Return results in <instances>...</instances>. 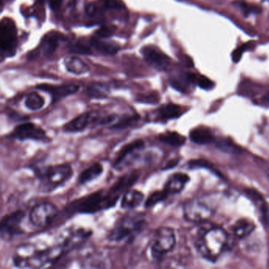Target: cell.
I'll list each match as a JSON object with an SVG mask.
<instances>
[{"label": "cell", "instance_id": "1", "mask_svg": "<svg viewBox=\"0 0 269 269\" xmlns=\"http://www.w3.org/2000/svg\"><path fill=\"white\" fill-rule=\"evenodd\" d=\"M125 192L124 186L117 180L109 189L100 190L72 202L66 208V212L94 214L110 210Z\"/></svg>", "mask_w": 269, "mask_h": 269}, {"label": "cell", "instance_id": "2", "mask_svg": "<svg viewBox=\"0 0 269 269\" xmlns=\"http://www.w3.org/2000/svg\"><path fill=\"white\" fill-rule=\"evenodd\" d=\"M64 254L60 246L40 248L34 245L19 247L13 258L14 266L20 268H39L54 263Z\"/></svg>", "mask_w": 269, "mask_h": 269}, {"label": "cell", "instance_id": "3", "mask_svg": "<svg viewBox=\"0 0 269 269\" xmlns=\"http://www.w3.org/2000/svg\"><path fill=\"white\" fill-rule=\"evenodd\" d=\"M74 170L68 164L50 165L35 169L39 181V190L43 194H50L65 185L73 177Z\"/></svg>", "mask_w": 269, "mask_h": 269}, {"label": "cell", "instance_id": "4", "mask_svg": "<svg viewBox=\"0 0 269 269\" xmlns=\"http://www.w3.org/2000/svg\"><path fill=\"white\" fill-rule=\"evenodd\" d=\"M146 226V216L143 213H130L122 217L109 232L106 240L110 242L132 241Z\"/></svg>", "mask_w": 269, "mask_h": 269}, {"label": "cell", "instance_id": "5", "mask_svg": "<svg viewBox=\"0 0 269 269\" xmlns=\"http://www.w3.org/2000/svg\"><path fill=\"white\" fill-rule=\"evenodd\" d=\"M228 236L220 228H212L202 233L198 242L199 252L207 260L215 262L224 251Z\"/></svg>", "mask_w": 269, "mask_h": 269}, {"label": "cell", "instance_id": "6", "mask_svg": "<svg viewBox=\"0 0 269 269\" xmlns=\"http://www.w3.org/2000/svg\"><path fill=\"white\" fill-rule=\"evenodd\" d=\"M176 244V237L173 229L166 226L158 228L150 245L152 258L156 262H160L173 250Z\"/></svg>", "mask_w": 269, "mask_h": 269}, {"label": "cell", "instance_id": "7", "mask_svg": "<svg viewBox=\"0 0 269 269\" xmlns=\"http://www.w3.org/2000/svg\"><path fill=\"white\" fill-rule=\"evenodd\" d=\"M144 148L146 142L143 139H136L126 144L124 147H122L113 160V169L121 172L132 166L139 160Z\"/></svg>", "mask_w": 269, "mask_h": 269}, {"label": "cell", "instance_id": "8", "mask_svg": "<svg viewBox=\"0 0 269 269\" xmlns=\"http://www.w3.org/2000/svg\"><path fill=\"white\" fill-rule=\"evenodd\" d=\"M8 138L20 142L34 140L43 143H48L50 140V136L43 128L34 122H28L16 126L12 133L8 135Z\"/></svg>", "mask_w": 269, "mask_h": 269}, {"label": "cell", "instance_id": "9", "mask_svg": "<svg viewBox=\"0 0 269 269\" xmlns=\"http://www.w3.org/2000/svg\"><path fill=\"white\" fill-rule=\"evenodd\" d=\"M58 208L50 202H42L34 206L28 216L32 226L44 228L50 225L58 216Z\"/></svg>", "mask_w": 269, "mask_h": 269}, {"label": "cell", "instance_id": "10", "mask_svg": "<svg viewBox=\"0 0 269 269\" xmlns=\"http://www.w3.org/2000/svg\"><path fill=\"white\" fill-rule=\"evenodd\" d=\"M26 213L23 210H18L4 216L0 224V236L2 240H12L16 236L24 233L22 224L24 220Z\"/></svg>", "mask_w": 269, "mask_h": 269}, {"label": "cell", "instance_id": "11", "mask_svg": "<svg viewBox=\"0 0 269 269\" xmlns=\"http://www.w3.org/2000/svg\"><path fill=\"white\" fill-rule=\"evenodd\" d=\"M103 114L96 110L87 112L80 114L76 118L68 122L64 126L62 130L66 133H79L86 130L90 126H100L101 118Z\"/></svg>", "mask_w": 269, "mask_h": 269}, {"label": "cell", "instance_id": "12", "mask_svg": "<svg viewBox=\"0 0 269 269\" xmlns=\"http://www.w3.org/2000/svg\"><path fill=\"white\" fill-rule=\"evenodd\" d=\"M213 215L212 207L202 200H191L184 207L186 219L191 222H204Z\"/></svg>", "mask_w": 269, "mask_h": 269}, {"label": "cell", "instance_id": "13", "mask_svg": "<svg viewBox=\"0 0 269 269\" xmlns=\"http://www.w3.org/2000/svg\"><path fill=\"white\" fill-rule=\"evenodd\" d=\"M17 42V30L12 19L4 18L0 26V45L2 52L10 53L14 50Z\"/></svg>", "mask_w": 269, "mask_h": 269}, {"label": "cell", "instance_id": "14", "mask_svg": "<svg viewBox=\"0 0 269 269\" xmlns=\"http://www.w3.org/2000/svg\"><path fill=\"white\" fill-rule=\"evenodd\" d=\"M92 234V230H86L84 228H77L74 230H70L66 234L62 236L58 245L62 248L64 254H66L82 245L86 240H88Z\"/></svg>", "mask_w": 269, "mask_h": 269}, {"label": "cell", "instance_id": "15", "mask_svg": "<svg viewBox=\"0 0 269 269\" xmlns=\"http://www.w3.org/2000/svg\"><path fill=\"white\" fill-rule=\"evenodd\" d=\"M142 53L146 62L156 69L166 70L170 68V58L156 48L146 46L142 49Z\"/></svg>", "mask_w": 269, "mask_h": 269}, {"label": "cell", "instance_id": "16", "mask_svg": "<svg viewBox=\"0 0 269 269\" xmlns=\"http://www.w3.org/2000/svg\"><path fill=\"white\" fill-rule=\"evenodd\" d=\"M36 88L50 94L52 104H54L64 98L76 94L79 90V86L73 84H62V86L42 84L36 86Z\"/></svg>", "mask_w": 269, "mask_h": 269}, {"label": "cell", "instance_id": "17", "mask_svg": "<svg viewBox=\"0 0 269 269\" xmlns=\"http://www.w3.org/2000/svg\"><path fill=\"white\" fill-rule=\"evenodd\" d=\"M182 114V109L180 105L168 104L157 109L151 117V122L164 124L169 120L178 118Z\"/></svg>", "mask_w": 269, "mask_h": 269}, {"label": "cell", "instance_id": "18", "mask_svg": "<svg viewBox=\"0 0 269 269\" xmlns=\"http://www.w3.org/2000/svg\"><path fill=\"white\" fill-rule=\"evenodd\" d=\"M189 181L190 177L185 173H174L169 177L164 190L168 194H177L184 190Z\"/></svg>", "mask_w": 269, "mask_h": 269}, {"label": "cell", "instance_id": "19", "mask_svg": "<svg viewBox=\"0 0 269 269\" xmlns=\"http://www.w3.org/2000/svg\"><path fill=\"white\" fill-rule=\"evenodd\" d=\"M144 200L143 192L138 190L130 189L124 192L121 199V208L124 210H135Z\"/></svg>", "mask_w": 269, "mask_h": 269}, {"label": "cell", "instance_id": "20", "mask_svg": "<svg viewBox=\"0 0 269 269\" xmlns=\"http://www.w3.org/2000/svg\"><path fill=\"white\" fill-rule=\"evenodd\" d=\"M64 38V36L58 32H49L46 34L40 44V48L45 56H52Z\"/></svg>", "mask_w": 269, "mask_h": 269}, {"label": "cell", "instance_id": "21", "mask_svg": "<svg viewBox=\"0 0 269 269\" xmlns=\"http://www.w3.org/2000/svg\"><path fill=\"white\" fill-rule=\"evenodd\" d=\"M103 165L99 162H96L80 172L78 178V184L80 185H86L92 182L94 180H98V178L103 174Z\"/></svg>", "mask_w": 269, "mask_h": 269}, {"label": "cell", "instance_id": "22", "mask_svg": "<svg viewBox=\"0 0 269 269\" xmlns=\"http://www.w3.org/2000/svg\"><path fill=\"white\" fill-rule=\"evenodd\" d=\"M66 69L68 72L75 75H82L90 70L88 66L77 57H68L64 60Z\"/></svg>", "mask_w": 269, "mask_h": 269}, {"label": "cell", "instance_id": "23", "mask_svg": "<svg viewBox=\"0 0 269 269\" xmlns=\"http://www.w3.org/2000/svg\"><path fill=\"white\" fill-rule=\"evenodd\" d=\"M190 138L196 144H210L214 140V135L210 129L200 126L191 130Z\"/></svg>", "mask_w": 269, "mask_h": 269}, {"label": "cell", "instance_id": "24", "mask_svg": "<svg viewBox=\"0 0 269 269\" xmlns=\"http://www.w3.org/2000/svg\"><path fill=\"white\" fill-rule=\"evenodd\" d=\"M255 229L254 222L248 219H240L233 225L232 230L234 236L240 238H245Z\"/></svg>", "mask_w": 269, "mask_h": 269}, {"label": "cell", "instance_id": "25", "mask_svg": "<svg viewBox=\"0 0 269 269\" xmlns=\"http://www.w3.org/2000/svg\"><path fill=\"white\" fill-rule=\"evenodd\" d=\"M140 116L138 114H124L118 118L114 124L110 126V129L114 130H122L133 126L138 122Z\"/></svg>", "mask_w": 269, "mask_h": 269}, {"label": "cell", "instance_id": "26", "mask_svg": "<svg viewBox=\"0 0 269 269\" xmlns=\"http://www.w3.org/2000/svg\"><path fill=\"white\" fill-rule=\"evenodd\" d=\"M160 142L164 144H168L173 147H180L184 146L186 142V138L178 132L174 131H166L158 136Z\"/></svg>", "mask_w": 269, "mask_h": 269}, {"label": "cell", "instance_id": "27", "mask_svg": "<svg viewBox=\"0 0 269 269\" xmlns=\"http://www.w3.org/2000/svg\"><path fill=\"white\" fill-rule=\"evenodd\" d=\"M44 100L38 92H34L28 94L26 96V99L24 101V106L26 108L32 112L39 110L43 108L44 106Z\"/></svg>", "mask_w": 269, "mask_h": 269}, {"label": "cell", "instance_id": "28", "mask_svg": "<svg viewBox=\"0 0 269 269\" xmlns=\"http://www.w3.org/2000/svg\"><path fill=\"white\" fill-rule=\"evenodd\" d=\"M91 45L100 52L105 54H114L118 52V48L108 42H101L98 38L91 40Z\"/></svg>", "mask_w": 269, "mask_h": 269}, {"label": "cell", "instance_id": "29", "mask_svg": "<svg viewBox=\"0 0 269 269\" xmlns=\"http://www.w3.org/2000/svg\"><path fill=\"white\" fill-rule=\"evenodd\" d=\"M168 195V194L164 190H163L154 191V192L150 194L148 198L144 200V208H150L154 207L157 204H159L160 202L166 200Z\"/></svg>", "mask_w": 269, "mask_h": 269}, {"label": "cell", "instance_id": "30", "mask_svg": "<svg viewBox=\"0 0 269 269\" xmlns=\"http://www.w3.org/2000/svg\"><path fill=\"white\" fill-rule=\"evenodd\" d=\"M87 95L92 99H105L108 95V88L101 84H94L87 88Z\"/></svg>", "mask_w": 269, "mask_h": 269}, {"label": "cell", "instance_id": "31", "mask_svg": "<svg viewBox=\"0 0 269 269\" xmlns=\"http://www.w3.org/2000/svg\"><path fill=\"white\" fill-rule=\"evenodd\" d=\"M217 148L228 154H238L240 151L237 146L226 139H220L216 142Z\"/></svg>", "mask_w": 269, "mask_h": 269}, {"label": "cell", "instance_id": "32", "mask_svg": "<svg viewBox=\"0 0 269 269\" xmlns=\"http://www.w3.org/2000/svg\"><path fill=\"white\" fill-rule=\"evenodd\" d=\"M69 50L71 53H76L79 54H92V50L90 47H87L86 45L80 43H75L70 45Z\"/></svg>", "mask_w": 269, "mask_h": 269}, {"label": "cell", "instance_id": "33", "mask_svg": "<svg viewBox=\"0 0 269 269\" xmlns=\"http://www.w3.org/2000/svg\"><path fill=\"white\" fill-rule=\"evenodd\" d=\"M237 4L238 6H240V9L242 10L243 14L245 15L246 17H247L248 15L251 14H258L262 12V10L258 8V6L246 4V2H243V1L238 2Z\"/></svg>", "mask_w": 269, "mask_h": 269}, {"label": "cell", "instance_id": "34", "mask_svg": "<svg viewBox=\"0 0 269 269\" xmlns=\"http://www.w3.org/2000/svg\"><path fill=\"white\" fill-rule=\"evenodd\" d=\"M196 83L198 84L199 87L203 88V90H210L214 88L215 84L213 82H212L210 78H208L207 77L204 76H198L196 78Z\"/></svg>", "mask_w": 269, "mask_h": 269}, {"label": "cell", "instance_id": "35", "mask_svg": "<svg viewBox=\"0 0 269 269\" xmlns=\"http://www.w3.org/2000/svg\"><path fill=\"white\" fill-rule=\"evenodd\" d=\"M251 44H252L251 42L244 44L242 45L240 48H236L233 52L232 56V60H233L234 62H240V60H241L243 53L245 52V50H246L248 48L250 47Z\"/></svg>", "mask_w": 269, "mask_h": 269}, {"label": "cell", "instance_id": "36", "mask_svg": "<svg viewBox=\"0 0 269 269\" xmlns=\"http://www.w3.org/2000/svg\"><path fill=\"white\" fill-rule=\"evenodd\" d=\"M116 30L114 26H104L98 30L96 34L100 38H108L114 34Z\"/></svg>", "mask_w": 269, "mask_h": 269}, {"label": "cell", "instance_id": "37", "mask_svg": "<svg viewBox=\"0 0 269 269\" xmlns=\"http://www.w3.org/2000/svg\"><path fill=\"white\" fill-rule=\"evenodd\" d=\"M104 6L109 10H121L124 5L121 0H105Z\"/></svg>", "mask_w": 269, "mask_h": 269}, {"label": "cell", "instance_id": "38", "mask_svg": "<svg viewBox=\"0 0 269 269\" xmlns=\"http://www.w3.org/2000/svg\"><path fill=\"white\" fill-rule=\"evenodd\" d=\"M138 101L142 103L156 104L159 101V95L154 92L150 95L142 96L138 98Z\"/></svg>", "mask_w": 269, "mask_h": 269}, {"label": "cell", "instance_id": "39", "mask_svg": "<svg viewBox=\"0 0 269 269\" xmlns=\"http://www.w3.org/2000/svg\"><path fill=\"white\" fill-rule=\"evenodd\" d=\"M48 1L50 8L52 10L58 9L62 2V0H48Z\"/></svg>", "mask_w": 269, "mask_h": 269}, {"label": "cell", "instance_id": "40", "mask_svg": "<svg viewBox=\"0 0 269 269\" xmlns=\"http://www.w3.org/2000/svg\"><path fill=\"white\" fill-rule=\"evenodd\" d=\"M184 64L186 66H187L188 68H194V61H192V58L188 56H184Z\"/></svg>", "mask_w": 269, "mask_h": 269}, {"label": "cell", "instance_id": "41", "mask_svg": "<svg viewBox=\"0 0 269 269\" xmlns=\"http://www.w3.org/2000/svg\"><path fill=\"white\" fill-rule=\"evenodd\" d=\"M96 8L94 6H90L87 8V14L90 15H92V14L95 13Z\"/></svg>", "mask_w": 269, "mask_h": 269}, {"label": "cell", "instance_id": "42", "mask_svg": "<svg viewBox=\"0 0 269 269\" xmlns=\"http://www.w3.org/2000/svg\"><path fill=\"white\" fill-rule=\"evenodd\" d=\"M263 100L266 102V103H269V94H267V95L264 96Z\"/></svg>", "mask_w": 269, "mask_h": 269}]
</instances>
